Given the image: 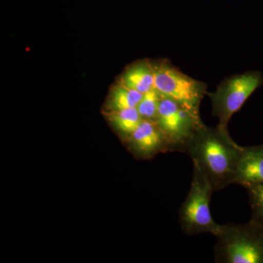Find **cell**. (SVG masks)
I'll use <instances>...</instances> for the list:
<instances>
[{"mask_svg":"<svg viewBox=\"0 0 263 263\" xmlns=\"http://www.w3.org/2000/svg\"><path fill=\"white\" fill-rule=\"evenodd\" d=\"M109 118L119 131L129 136H131L142 120L137 108L114 110L110 114Z\"/></svg>","mask_w":263,"mask_h":263,"instance_id":"cell-11","label":"cell"},{"mask_svg":"<svg viewBox=\"0 0 263 263\" xmlns=\"http://www.w3.org/2000/svg\"><path fill=\"white\" fill-rule=\"evenodd\" d=\"M248 192L249 203L253 213L252 219L263 222V182L246 187Z\"/></svg>","mask_w":263,"mask_h":263,"instance_id":"cell-13","label":"cell"},{"mask_svg":"<svg viewBox=\"0 0 263 263\" xmlns=\"http://www.w3.org/2000/svg\"><path fill=\"white\" fill-rule=\"evenodd\" d=\"M261 84V77L254 72L230 76L221 81L214 92L207 93L212 100L213 115L221 127L228 128L230 119Z\"/></svg>","mask_w":263,"mask_h":263,"instance_id":"cell-5","label":"cell"},{"mask_svg":"<svg viewBox=\"0 0 263 263\" xmlns=\"http://www.w3.org/2000/svg\"><path fill=\"white\" fill-rule=\"evenodd\" d=\"M143 96L142 93L131 89L120 82V84L115 86L110 95L109 100L110 108L113 111L123 109L137 108Z\"/></svg>","mask_w":263,"mask_h":263,"instance_id":"cell-10","label":"cell"},{"mask_svg":"<svg viewBox=\"0 0 263 263\" xmlns=\"http://www.w3.org/2000/svg\"><path fill=\"white\" fill-rule=\"evenodd\" d=\"M263 182V146L243 147L234 183L247 187Z\"/></svg>","mask_w":263,"mask_h":263,"instance_id":"cell-8","label":"cell"},{"mask_svg":"<svg viewBox=\"0 0 263 263\" xmlns=\"http://www.w3.org/2000/svg\"><path fill=\"white\" fill-rule=\"evenodd\" d=\"M155 122L167 138L170 148L179 151H186L190 138L203 123L200 114L162 96Z\"/></svg>","mask_w":263,"mask_h":263,"instance_id":"cell-6","label":"cell"},{"mask_svg":"<svg viewBox=\"0 0 263 263\" xmlns=\"http://www.w3.org/2000/svg\"><path fill=\"white\" fill-rule=\"evenodd\" d=\"M214 192L210 183L194 170L190 191L179 214L183 233L190 235L211 233L215 237L219 234L222 224L214 220L210 210Z\"/></svg>","mask_w":263,"mask_h":263,"instance_id":"cell-3","label":"cell"},{"mask_svg":"<svg viewBox=\"0 0 263 263\" xmlns=\"http://www.w3.org/2000/svg\"><path fill=\"white\" fill-rule=\"evenodd\" d=\"M162 95L155 88L143 95V98L137 106L142 119L155 122Z\"/></svg>","mask_w":263,"mask_h":263,"instance_id":"cell-12","label":"cell"},{"mask_svg":"<svg viewBox=\"0 0 263 263\" xmlns=\"http://www.w3.org/2000/svg\"><path fill=\"white\" fill-rule=\"evenodd\" d=\"M132 145L138 153L149 157L164 147H170L168 141L154 121L142 119L130 136Z\"/></svg>","mask_w":263,"mask_h":263,"instance_id":"cell-7","label":"cell"},{"mask_svg":"<svg viewBox=\"0 0 263 263\" xmlns=\"http://www.w3.org/2000/svg\"><path fill=\"white\" fill-rule=\"evenodd\" d=\"M243 147L230 136L228 128L207 127L202 123L190 138L186 152L197 171L215 191L234 183Z\"/></svg>","mask_w":263,"mask_h":263,"instance_id":"cell-1","label":"cell"},{"mask_svg":"<svg viewBox=\"0 0 263 263\" xmlns=\"http://www.w3.org/2000/svg\"><path fill=\"white\" fill-rule=\"evenodd\" d=\"M121 82L144 95L155 88L153 65L146 60L137 62L126 70Z\"/></svg>","mask_w":263,"mask_h":263,"instance_id":"cell-9","label":"cell"},{"mask_svg":"<svg viewBox=\"0 0 263 263\" xmlns=\"http://www.w3.org/2000/svg\"><path fill=\"white\" fill-rule=\"evenodd\" d=\"M152 65L155 72V88L159 93L200 114V103L207 94L206 85L183 73L167 60Z\"/></svg>","mask_w":263,"mask_h":263,"instance_id":"cell-4","label":"cell"},{"mask_svg":"<svg viewBox=\"0 0 263 263\" xmlns=\"http://www.w3.org/2000/svg\"><path fill=\"white\" fill-rule=\"evenodd\" d=\"M214 248L219 263H263V222L222 224Z\"/></svg>","mask_w":263,"mask_h":263,"instance_id":"cell-2","label":"cell"}]
</instances>
